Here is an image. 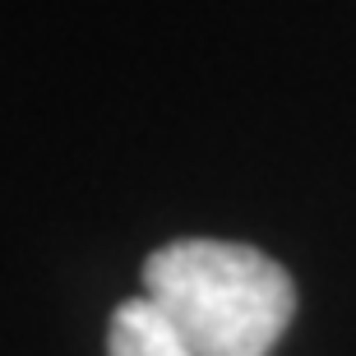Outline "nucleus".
<instances>
[{"label":"nucleus","mask_w":356,"mask_h":356,"mask_svg":"<svg viewBox=\"0 0 356 356\" xmlns=\"http://www.w3.org/2000/svg\"><path fill=\"white\" fill-rule=\"evenodd\" d=\"M106 356H190V347L167 329V319L144 296H130L106 324Z\"/></svg>","instance_id":"f03ea898"},{"label":"nucleus","mask_w":356,"mask_h":356,"mask_svg":"<svg viewBox=\"0 0 356 356\" xmlns=\"http://www.w3.org/2000/svg\"><path fill=\"white\" fill-rule=\"evenodd\" d=\"M190 356H268L296 315V282L236 241H172L144 259L139 291Z\"/></svg>","instance_id":"f257e3e1"}]
</instances>
